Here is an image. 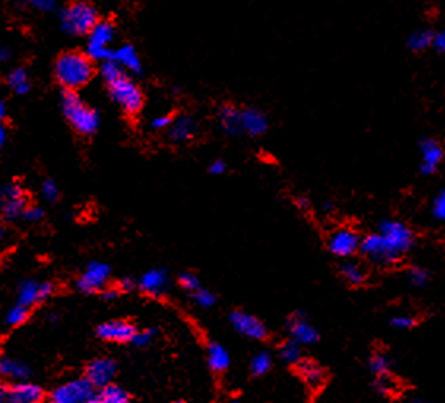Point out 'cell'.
Listing matches in <instances>:
<instances>
[{"label":"cell","instance_id":"8fae6325","mask_svg":"<svg viewBox=\"0 0 445 403\" xmlns=\"http://www.w3.org/2000/svg\"><path fill=\"white\" fill-rule=\"evenodd\" d=\"M230 322L239 335L251 338V340L261 342L268 337V329L265 324L258 317L246 313V311H233L230 315Z\"/></svg>","mask_w":445,"mask_h":403},{"label":"cell","instance_id":"ffe728a7","mask_svg":"<svg viewBox=\"0 0 445 403\" xmlns=\"http://www.w3.org/2000/svg\"><path fill=\"white\" fill-rule=\"evenodd\" d=\"M138 286L141 291L151 297L164 295L168 287V273L164 268H152L140 278Z\"/></svg>","mask_w":445,"mask_h":403},{"label":"cell","instance_id":"7dc6e473","mask_svg":"<svg viewBox=\"0 0 445 403\" xmlns=\"http://www.w3.org/2000/svg\"><path fill=\"white\" fill-rule=\"evenodd\" d=\"M225 170H227V165H225V162H224V160L217 159V160H214V162H211L209 173H213V175H222V173H225Z\"/></svg>","mask_w":445,"mask_h":403},{"label":"cell","instance_id":"ba28073f","mask_svg":"<svg viewBox=\"0 0 445 403\" xmlns=\"http://www.w3.org/2000/svg\"><path fill=\"white\" fill-rule=\"evenodd\" d=\"M360 250L368 257L371 262L379 264V265H392L394 262H398L401 259L397 252H394L388 243L384 240V237L380 233H371V235L365 237L362 240V246Z\"/></svg>","mask_w":445,"mask_h":403},{"label":"cell","instance_id":"f6af8a7d","mask_svg":"<svg viewBox=\"0 0 445 403\" xmlns=\"http://www.w3.org/2000/svg\"><path fill=\"white\" fill-rule=\"evenodd\" d=\"M27 2H29V5L33 6L35 10L43 11V13L53 11L56 6V0H27Z\"/></svg>","mask_w":445,"mask_h":403},{"label":"cell","instance_id":"d4e9b609","mask_svg":"<svg viewBox=\"0 0 445 403\" xmlns=\"http://www.w3.org/2000/svg\"><path fill=\"white\" fill-rule=\"evenodd\" d=\"M219 123L224 132H227L229 136H236L241 133V108H236L235 105H224L219 110Z\"/></svg>","mask_w":445,"mask_h":403},{"label":"cell","instance_id":"4dcf8cb0","mask_svg":"<svg viewBox=\"0 0 445 403\" xmlns=\"http://www.w3.org/2000/svg\"><path fill=\"white\" fill-rule=\"evenodd\" d=\"M279 357L284 360L286 364L296 365L303 359L301 357V345L295 340H287L281 345Z\"/></svg>","mask_w":445,"mask_h":403},{"label":"cell","instance_id":"603a6c76","mask_svg":"<svg viewBox=\"0 0 445 403\" xmlns=\"http://www.w3.org/2000/svg\"><path fill=\"white\" fill-rule=\"evenodd\" d=\"M197 129H199V124H197V119L190 115H184L173 119L172 126L168 127V133L172 137L173 141H187L190 138L195 137Z\"/></svg>","mask_w":445,"mask_h":403},{"label":"cell","instance_id":"83f0119b","mask_svg":"<svg viewBox=\"0 0 445 403\" xmlns=\"http://www.w3.org/2000/svg\"><path fill=\"white\" fill-rule=\"evenodd\" d=\"M434 41V32L429 29H417L407 37V46L412 51H425L426 48L433 46Z\"/></svg>","mask_w":445,"mask_h":403},{"label":"cell","instance_id":"7402d4cb","mask_svg":"<svg viewBox=\"0 0 445 403\" xmlns=\"http://www.w3.org/2000/svg\"><path fill=\"white\" fill-rule=\"evenodd\" d=\"M29 365L24 364L23 360L15 357H0V377L21 383V381H27L31 378Z\"/></svg>","mask_w":445,"mask_h":403},{"label":"cell","instance_id":"ab89813d","mask_svg":"<svg viewBox=\"0 0 445 403\" xmlns=\"http://www.w3.org/2000/svg\"><path fill=\"white\" fill-rule=\"evenodd\" d=\"M179 286L184 289V291H189L190 294L195 292L197 289L201 287L200 286V280L197 278L194 273H189V272L179 275Z\"/></svg>","mask_w":445,"mask_h":403},{"label":"cell","instance_id":"5bb4252c","mask_svg":"<svg viewBox=\"0 0 445 403\" xmlns=\"http://www.w3.org/2000/svg\"><path fill=\"white\" fill-rule=\"evenodd\" d=\"M287 329L290 332L292 340L300 343L301 346L305 345H314L319 342V332L309 322L305 313H293L287 321Z\"/></svg>","mask_w":445,"mask_h":403},{"label":"cell","instance_id":"2e32d148","mask_svg":"<svg viewBox=\"0 0 445 403\" xmlns=\"http://www.w3.org/2000/svg\"><path fill=\"white\" fill-rule=\"evenodd\" d=\"M135 332V326L127 321H107L97 327V335L111 343H132Z\"/></svg>","mask_w":445,"mask_h":403},{"label":"cell","instance_id":"6da1fadb","mask_svg":"<svg viewBox=\"0 0 445 403\" xmlns=\"http://www.w3.org/2000/svg\"><path fill=\"white\" fill-rule=\"evenodd\" d=\"M100 75L108 88V94L125 115L135 116L143 108L145 96L138 84L132 80L129 73L117 66L115 61L100 63Z\"/></svg>","mask_w":445,"mask_h":403},{"label":"cell","instance_id":"44dd1931","mask_svg":"<svg viewBox=\"0 0 445 403\" xmlns=\"http://www.w3.org/2000/svg\"><path fill=\"white\" fill-rule=\"evenodd\" d=\"M268 129V119L263 111L257 108H241V133L251 137L263 136Z\"/></svg>","mask_w":445,"mask_h":403},{"label":"cell","instance_id":"816d5d0a","mask_svg":"<svg viewBox=\"0 0 445 403\" xmlns=\"http://www.w3.org/2000/svg\"><path fill=\"white\" fill-rule=\"evenodd\" d=\"M5 141H6V131H5L4 124L0 123V148L5 145Z\"/></svg>","mask_w":445,"mask_h":403},{"label":"cell","instance_id":"1f68e13d","mask_svg":"<svg viewBox=\"0 0 445 403\" xmlns=\"http://www.w3.org/2000/svg\"><path fill=\"white\" fill-rule=\"evenodd\" d=\"M370 370L374 377H388L392 373V360L388 356L382 354V352H377L374 354L370 360Z\"/></svg>","mask_w":445,"mask_h":403},{"label":"cell","instance_id":"8992f818","mask_svg":"<svg viewBox=\"0 0 445 403\" xmlns=\"http://www.w3.org/2000/svg\"><path fill=\"white\" fill-rule=\"evenodd\" d=\"M379 233L399 257L404 256L414 246V233L404 223L388 219V221L380 223Z\"/></svg>","mask_w":445,"mask_h":403},{"label":"cell","instance_id":"9f6ffc18","mask_svg":"<svg viewBox=\"0 0 445 403\" xmlns=\"http://www.w3.org/2000/svg\"><path fill=\"white\" fill-rule=\"evenodd\" d=\"M2 240H4V228L0 225V243H2Z\"/></svg>","mask_w":445,"mask_h":403},{"label":"cell","instance_id":"d6986e66","mask_svg":"<svg viewBox=\"0 0 445 403\" xmlns=\"http://www.w3.org/2000/svg\"><path fill=\"white\" fill-rule=\"evenodd\" d=\"M112 61H115L125 73L137 76L143 73V62H141L140 54L132 45H122L116 48L115 53H112Z\"/></svg>","mask_w":445,"mask_h":403},{"label":"cell","instance_id":"5b68a950","mask_svg":"<svg viewBox=\"0 0 445 403\" xmlns=\"http://www.w3.org/2000/svg\"><path fill=\"white\" fill-rule=\"evenodd\" d=\"M115 26L108 21H98L86 37V53L88 58L93 62H107L112 59V41H115Z\"/></svg>","mask_w":445,"mask_h":403},{"label":"cell","instance_id":"c3c4849f","mask_svg":"<svg viewBox=\"0 0 445 403\" xmlns=\"http://www.w3.org/2000/svg\"><path fill=\"white\" fill-rule=\"evenodd\" d=\"M10 58H11L10 48L0 45V63H5L6 61H10Z\"/></svg>","mask_w":445,"mask_h":403},{"label":"cell","instance_id":"3957f363","mask_svg":"<svg viewBox=\"0 0 445 403\" xmlns=\"http://www.w3.org/2000/svg\"><path fill=\"white\" fill-rule=\"evenodd\" d=\"M62 113L68 124L81 136H93L100 127L98 111L84 102L75 91H66V94L62 96Z\"/></svg>","mask_w":445,"mask_h":403},{"label":"cell","instance_id":"94428289","mask_svg":"<svg viewBox=\"0 0 445 403\" xmlns=\"http://www.w3.org/2000/svg\"><path fill=\"white\" fill-rule=\"evenodd\" d=\"M173 403H186V402H182V400H176V402H173Z\"/></svg>","mask_w":445,"mask_h":403},{"label":"cell","instance_id":"ac0fdd59","mask_svg":"<svg viewBox=\"0 0 445 403\" xmlns=\"http://www.w3.org/2000/svg\"><path fill=\"white\" fill-rule=\"evenodd\" d=\"M6 397L10 403H41L45 394L40 386L29 383V381H21L9 389Z\"/></svg>","mask_w":445,"mask_h":403},{"label":"cell","instance_id":"f35d334b","mask_svg":"<svg viewBox=\"0 0 445 403\" xmlns=\"http://www.w3.org/2000/svg\"><path fill=\"white\" fill-rule=\"evenodd\" d=\"M45 213H43V208L38 207V205H27L26 210L23 211V215H21V218L24 219L26 223L29 224H35L43 219Z\"/></svg>","mask_w":445,"mask_h":403},{"label":"cell","instance_id":"f907efd6","mask_svg":"<svg viewBox=\"0 0 445 403\" xmlns=\"http://www.w3.org/2000/svg\"><path fill=\"white\" fill-rule=\"evenodd\" d=\"M133 286H135V282H133L130 278H125L121 281V287L124 289V291H130Z\"/></svg>","mask_w":445,"mask_h":403},{"label":"cell","instance_id":"6f0895ef","mask_svg":"<svg viewBox=\"0 0 445 403\" xmlns=\"http://www.w3.org/2000/svg\"><path fill=\"white\" fill-rule=\"evenodd\" d=\"M411 403H428V402H425V400H422V399H417V400H412Z\"/></svg>","mask_w":445,"mask_h":403},{"label":"cell","instance_id":"681fc988","mask_svg":"<svg viewBox=\"0 0 445 403\" xmlns=\"http://www.w3.org/2000/svg\"><path fill=\"white\" fill-rule=\"evenodd\" d=\"M102 295L105 300H115L117 297V291L116 289H105V291H102Z\"/></svg>","mask_w":445,"mask_h":403},{"label":"cell","instance_id":"7c38bea8","mask_svg":"<svg viewBox=\"0 0 445 403\" xmlns=\"http://www.w3.org/2000/svg\"><path fill=\"white\" fill-rule=\"evenodd\" d=\"M362 246V238L352 229H337L328 240V250L337 257H350Z\"/></svg>","mask_w":445,"mask_h":403},{"label":"cell","instance_id":"d590c367","mask_svg":"<svg viewBox=\"0 0 445 403\" xmlns=\"http://www.w3.org/2000/svg\"><path fill=\"white\" fill-rule=\"evenodd\" d=\"M407 280L414 287H425L429 281V275L420 267H412L407 272Z\"/></svg>","mask_w":445,"mask_h":403},{"label":"cell","instance_id":"30bf717a","mask_svg":"<svg viewBox=\"0 0 445 403\" xmlns=\"http://www.w3.org/2000/svg\"><path fill=\"white\" fill-rule=\"evenodd\" d=\"M110 275H111V268L108 264L90 262L86 268H84L81 277L78 278L76 286L84 294L100 292L102 289L107 286Z\"/></svg>","mask_w":445,"mask_h":403},{"label":"cell","instance_id":"91938a15","mask_svg":"<svg viewBox=\"0 0 445 403\" xmlns=\"http://www.w3.org/2000/svg\"><path fill=\"white\" fill-rule=\"evenodd\" d=\"M227 403H241V402H238V400H230V402H227Z\"/></svg>","mask_w":445,"mask_h":403},{"label":"cell","instance_id":"7bdbcfd3","mask_svg":"<svg viewBox=\"0 0 445 403\" xmlns=\"http://www.w3.org/2000/svg\"><path fill=\"white\" fill-rule=\"evenodd\" d=\"M374 387H376V391L379 394H392L393 392V379L390 374L388 377H379L376 378V383H374Z\"/></svg>","mask_w":445,"mask_h":403},{"label":"cell","instance_id":"4fadbf2b","mask_svg":"<svg viewBox=\"0 0 445 403\" xmlns=\"http://www.w3.org/2000/svg\"><path fill=\"white\" fill-rule=\"evenodd\" d=\"M53 294L51 282H40L33 280H26L19 285L18 289V303L31 308L38 305L40 302L46 300Z\"/></svg>","mask_w":445,"mask_h":403},{"label":"cell","instance_id":"9a60e30c","mask_svg":"<svg viewBox=\"0 0 445 403\" xmlns=\"http://www.w3.org/2000/svg\"><path fill=\"white\" fill-rule=\"evenodd\" d=\"M116 374V362L108 357H97L88 365L86 379L95 389H102L111 384Z\"/></svg>","mask_w":445,"mask_h":403},{"label":"cell","instance_id":"60d3db41","mask_svg":"<svg viewBox=\"0 0 445 403\" xmlns=\"http://www.w3.org/2000/svg\"><path fill=\"white\" fill-rule=\"evenodd\" d=\"M415 317L409 316V315H399V316H394L390 320V326L393 329L397 330H407L415 326Z\"/></svg>","mask_w":445,"mask_h":403},{"label":"cell","instance_id":"52a82bcc","mask_svg":"<svg viewBox=\"0 0 445 403\" xmlns=\"http://www.w3.org/2000/svg\"><path fill=\"white\" fill-rule=\"evenodd\" d=\"M95 397V387L84 378H76L56 387L51 392V403H86Z\"/></svg>","mask_w":445,"mask_h":403},{"label":"cell","instance_id":"4316f807","mask_svg":"<svg viewBox=\"0 0 445 403\" xmlns=\"http://www.w3.org/2000/svg\"><path fill=\"white\" fill-rule=\"evenodd\" d=\"M6 81H9V86L11 88L13 93H16L18 96H24L31 91L29 72L24 67H15L10 70Z\"/></svg>","mask_w":445,"mask_h":403},{"label":"cell","instance_id":"7a4b0ae2","mask_svg":"<svg viewBox=\"0 0 445 403\" xmlns=\"http://www.w3.org/2000/svg\"><path fill=\"white\" fill-rule=\"evenodd\" d=\"M54 76L66 91L84 88L94 76V62L86 53L67 51L61 54L54 63Z\"/></svg>","mask_w":445,"mask_h":403},{"label":"cell","instance_id":"f5cc1de1","mask_svg":"<svg viewBox=\"0 0 445 403\" xmlns=\"http://www.w3.org/2000/svg\"><path fill=\"white\" fill-rule=\"evenodd\" d=\"M5 113H6V107L2 98H0V123H2V119L5 118Z\"/></svg>","mask_w":445,"mask_h":403},{"label":"cell","instance_id":"db71d44e","mask_svg":"<svg viewBox=\"0 0 445 403\" xmlns=\"http://www.w3.org/2000/svg\"><path fill=\"white\" fill-rule=\"evenodd\" d=\"M296 203H298V207L303 208V210L308 208V200L306 199H298V200H296Z\"/></svg>","mask_w":445,"mask_h":403},{"label":"cell","instance_id":"f546056e","mask_svg":"<svg viewBox=\"0 0 445 403\" xmlns=\"http://www.w3.org/2000/svg\"><path fill=\"white\" fill-rule=\"evenodd\" d=\"M341 275L345 281L353 286L363 285L366 280V272L357 262H352V260H345L341 265Z\"/></svg>","mask_w":445,"mask_h":403},{"label":"cell","instance_id":"484cf974","mask_svg":"<svg viewBox=\"0 0 445 403\" xmlns=\"http://www.w3.org/2000/svg\"><path fill=\"white\" fill-rule=\"evenodd\" d=\"M206 357H208V365L211 367V370L213 372L222 373L230 367V354L221 343H216V342L209 343Z\"/></svg>","mask_w":445,"mask_h":403},{"label":"cell","instance_id":"b9f144b4","mask_svg":"<svg viewBox=\"0 0 445 403\" xmlns=\"http://www.w3.org/2000/svg\"><path fill=\"white\" fill-rule=\"evenodd\" d=\"M155 337L154 329H146V330H137L135 335L132 338V343L135 346H146L152 342V338Z\"/></svg>","mask_w":445,"mask_h":403},{"label":"cell","instance_id":"bcb514c9","mask_svg":"<svg viewBox=\"0 0 445 403\" xmlns=\"http://www.w3.org/2000/svg\"><path fill=\"white\" fill-rule=\"evenodd\" d=\"M433 48L436 49V51H439L441 54H445V27L444 29H441L439 32L434 34Z\"/></svg>","mask_w":445,"mask_h":403},{"label":"cell","instance_id":"ee69618b","mask_svg":"<svg viewBox=\"0 0 445 403\" xmlns=\"http://www.w3.org/2000/svg\"><path fill=\"white\" fill-rule=\"evenodd\" d=\"M172 123H173V118H172V116H168V115H159V116L152 118L151 127H152V129H155V131H162V129H168V127L172 126Z\"/></svg>","mask_w":445,"mask_h":403},{"label":"cell","instance_id":"9c48e42d","mask_svg":"<svg viewBox=\"0 0 445 403\" xmlns=\"http://www.w3.org/2000/svg\"><path fill=\"white\" fill-rule=\"evenodd\" d=\"M27 207V197L24 189L16 183H9L0 190V211L5 219L15 221L21 218Z\"/></svg>","mask_w":445,"mask_h":403},{"label":"cell","instance_id":"277c9868","mask_svg":"<svg viewBox=\"0 0 445 403\" xmlns=\"http://www.w3.org/2000/svg\"><path fill=\"white\" fill-rule=\"evenodd\" d=\"M98 23L97 10L88 0H75L68 4L61 11V27L62 31L73 35V37H83L94 29Z\"/></svg>","mask_w":445,"mask_h":403},{"label":"cell","instance_id":"836d02e7","mask_svg":"<svg viewBox=\"0 0 445 403\" xmlns=\"http://www.w3.org/2000/svg\"><path fill=\"white\" fill-rule=\"evenodd\" d=\"M27 317H29V308L21 305V303H16L15 307H11L9 310V313H6V324L9 326H21V324H24L27 321Z\"/></svg>","mask_w":445,"mask_h":403},{"label":"cell","instance_id":"680465c9","mask_svg":"<svg viewBox=\"0 0 445 403\" xmlns=\"http://www.w3.org/2000/svg\"><path fill=\"white\" fill-rule=\"evenodd\" d=\"M86 403H100V402H98V400H97V397H94V399H90V400H88Z\"/></svg>","mask_w":445,"mask_h":403},{"label":"cell","instance_id":"74e56055","mask_svg":"<svg viewBox=\"0 0 445 403\" xmlns=\"http://www.w3.org/2000/svg\"><path fill=\"white\" fill-rule=\"evenodd\" d=\"M59 195H61V190H59V186L56 185V181L53 180L43 181V185H41V197H43L46 202L54 203L59 199Z\"/></svg>","mask_w":445,"mask_h":403},{"label":"cell","instance_id":"cb8c5ba5","mask_svg":"<svg viewBox=\"0 0 445 403\" xmlns=\"http://www.w3.org/2000/svg\"><path fill=\"white\" fill-rule=\"evenodd\" d=\"M296 370H298V374L301 377V379L305 381V384L309 386L310 389H317L323 384L325 372L315 360L301 359L300 362L296 364Z\"/></svg>","mask_w":445,"mask_h":403},{"label":"cell","instance_id":"e575fe53","mask_svg":"<svg viewBox=\"0 0 445 403\" xmlns=\"http://www.w3.org/2000/svg\"><path fill=\"white\" fill-rule=\"evenodd\" d=\"M192 300L195 305H199L200 308H211V307H214V303H216V295L211 291H208V289L200 287V289H197L195 292H192Z\"/></svg>","mask_w":445,"mask_h":403},{"label":"cell","instance_id":"d6a6232c","mask_svg":"<svg viewBox=\"0 0 445 403\" xmlns=\"http://www.w3.org/2000/svg\"><path fill=\"white\" fill-rule=\"evenodd\" d=\"M273 367V359L268 354L266 351H260L251 360V372L256 374V377H263L268 372L271 370Z\"/></svg>","mask_w":445,"mask_h":403},{"label":"cell","instance_id":"e0dca14e","mask_svg":"<svg viewBox=\"0 0 445 403\" xmlns=\"http://www.w3.org/2000/svg\"><path fill=\"white\" fill-rule=\"evenodd\" d=\"M445 159L442 146L433 138H425L420 143V172L431 175L437 170Z\"/></svg>","mask_w":445,"mask_h":403},{"label":"cell","instance_id":"8d00e7d4","mask_svg":"<svg viewBox=\"0 0 445 403\" xmlns=\"http://www.w3.org/2000/svg\"><path fill=\"white\" fill-rule=\"evenodd\" d=\"M431 213L439 221H445V188L441 189L431 203Z\"/></svg>","mask_w":445,"mask_h":403},{"label":"cell","instance_id":"11a10c76","mask_svg":"<svg viewBox=\"0 0 445 403\" xmlns=\"http://www.w3.org/2000/svg\"><path fill=\"white\" fill-rule=\"evenodd\" d=\"M5 399H6V391L2 386H0V403H5Z\"/></svg>","mask_w":445,"mask_h":403},{"label":"cell","instance_id":"f1b7e54d","mask_svg":"<svg viewBox=\"0 0 445 403\" xmlns=\"http://www.w3.org/2000/svg\"><path fill=\"white\" fill-rule=\"evenodd\" d=\"M97 400L100 403H129L130 397L122 387L116 384H108L100 389V392L95 394Z\"/></svg>","mask_w":445,"mask_h":403}]
</instances>
